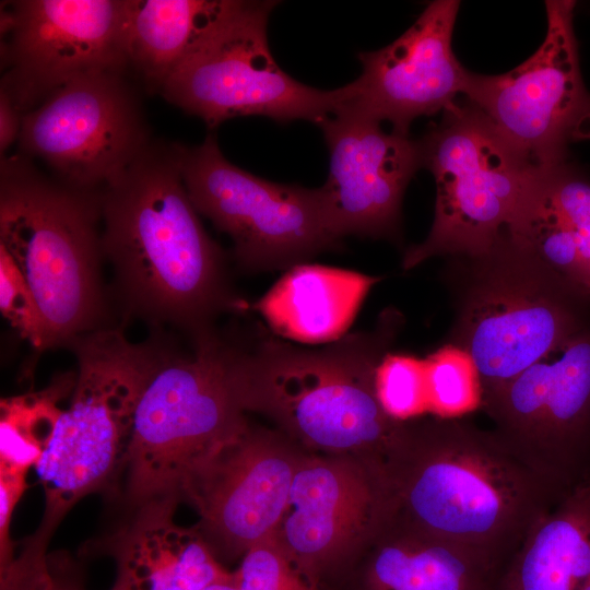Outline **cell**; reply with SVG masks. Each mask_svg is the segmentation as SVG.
I'll use <instances>...</instances> for the list:
<instances>
[{
    "mask_svg": "<svg viewBox=\"0 0 590 590\" xmlns=\"http://www.w3.org/2000/svg\"><path fill=\"white\" fill-rule=\"evenodd\" d=\"M376 394L384 411L399 422L428 411L424 359L389 352L375 376Z\"/></svg>",
    "mask_w": 590,
    "mask_h": 590,
    "instance_id": "cell-27",
    "label": "cell"
},
{
    "mask_svg": "<svg viewBox=\"0 0 590 590\" xmlns=\"http://www.w3.org/2000/svg\"><path fill=\"white\" fill-rule=\"evenodd\" d=\"M247 426L192 475L182 497L199 508L203 528L231 551L272 538L285 515L297 465Z\"/></svg>",
    "mask_w": 590,
    "mask_h": 590,
    "instance_id": "cell-17",
    "label": "cell"
},
{
    "mask_svg": "<svg viewBox=\"0 0 590 590\" xmlns=\"http://www.w3.org/2000/svg\"><path fill=\"white\" fill-rule=\"evenodd\" d=\"M233 578L239 590H312L284 547L271 539L246 551Z\"/></svg>",
    "mask_w": 590,
    "mask_h": 590,
    "instance_id": "cell-29",
    "label": "cell"
},
{
    "mask_svg": "<svg viewBox=\"0 0 590 590\" xmlns=\"http://www.w3.org/2000/svg\"><path fill=\"white\" fill-rule=\"evenodd\" d=\"M127 0H19L1 10L0 93L24 115L68 81L127 71Z\"/></svg>",
    "mask_w": 590,
    "mask_h": 590,
    "instance_id": "cell-14",
    "label": "cell"
},
{
    "mask_svg": "<svg viewBox=\"0 0 590 590\" xmlns=\"http://www.w3.org/2000/svg\"><path fill=\"white\" fill-rule=\"evenodd\" d=\"M367 590H499L508 564L384 514Z\"/></svg>",
    "mask_w": 590,
    "mask_h": 590,
    "instance_id": "cell-21",
    "label": "cell"
},
{
    "mask_svg": "<svg viewBox=\"0 0 590 590\" xmlns=\"http://www.w3.org/2000/svg\"><path fill=\"white\" fill-rule=\"evenodd\" d=\"M379 278L320 264L292 267L255 305L280 337L307 344L345 335Z\"/></svg>",
    "mask_w": 590,
    "mask_h": 590,
    "instance_id": "cell-22",
    "label": "cell"
},
{
    "mask_svg": "<svg viewBox=\"0 0 590 590\" xmlns=\"http://www.w3.org/2000/svg\"><path fill=\"white\" fill-rule=\"evenodd\" d=\"M0 169V245L36 298L47 349L105 328L99 190L48 179L22 155Z\"/></svg>",
    "mask_w": 590,
    "mask_h": 590,
    "instance_id": "cell-5",
    "label": "cell"
},
{
    "mask_svg": "<svg viewBox=\"0 0 590 590\" xmlns=\"http://www.w3.org/2000/svg\"><path fill=\"white\" fill-rule=\"evenodd\" d=\"M504 232L518 247L587 292L590 268L588 173L569 160L539 168Z\"/></svg>",
    "mask_w": 590,
    "mask_h": 590,
    "instance_id": "cell-18",
    "label": "cell"
},
{
    "mask_svg": "<svg viewBox=\"0 0 590 590\" xmlns=\"http://www.w3.org/2000/svg\"><path fill=\"white\" fill-rule=\"evenodd\" d=\"M587 292L590 295V268H589L588 281H587Z\"/></svg>",
    "mask_w": 590,
    "mask_h": 590,
    "instance_id": "cell-34",
    "label": "cell"
},
{
    "mask_svg": "<svg viewBox=\"0 0 590 590\" xmlns=\"http://www.w3.org/2000/svg\"><path fill=\"white\" fill-rule=\"evenodd\" d=\"M102 251L128 316L192 339L238 306L221 248L206 234L180 173L175 143L151 142L99 190Z\"/></svg>",
    "mask_w": 590,
    "mask_h": 590,
    "instance_id": "cell-2",
    "label": "cell"
},
{
    "mask_svg": "<svg viewBox=\"0 0 590 590\" xmlns=\"http://www.w3.org/2000/svg\"><path fill=\"white\" fill-rule=\"evenodd\" d=\"M448 259L455 310L448 343L471 355L484 396L590 322V295L504 231L486 251Z\"/></svg>",
    "mask_w": 590,
    "mask_h": 590,
    "instance_id": "cell-4",
    "label": "cell"
},
{
    "mask_svg": "<svg viewBox=\"0 0 590 590\" xmlns=\"http://www.w3.org/2000/svg\"><path fill=\"white\" fill-rule=\"evenodd\" d=\"M403 317L389 307L369 330L320 347L275 337L236 347L234 382L243 409L263 411L304 440L330 450L369 449L387 458L402 422L380 405L376 370Z\"/></svg>",
    "mask_w": 590,
    "mask_h": 590,
    "instance_id": "cell-3",
    "label": "cell"
},
{
    "mask_svg": "<svg viewBox=\"0 0 590 590\" xmlns=\"http://www.w3.org/2000/svg\"><path fill=\"white\" fill-rule=\"evenodd\" d=\"M382 487L335 462L297 465L282 519L281 544L299 563L312 565L337 553L369 519L377 520Z\"/></svg>",
    "mask_w": 590,
    "mask_h": 590,
    "instance_id": "cell-20",
    "label": "cell"
},
{
    "mask_svg": "<svg viewBox=\"0 0 590 590\" xmlns=\"http://www.w3.org/2000/svg\"><path fill=\"white\" fill-rule=\"evenodd\" d=\"M459 8L458 0L430 1L391 44L359 52L362 73L344 85L345 98L338 113L386 121L392 132L409 135L416 118L455 105L470 72L451 45Z\"/></svg>",
    "mask_w": 590,
    "mask_h": 590,
    "instance_id": "cell-15",
    "label": "cell"
},
{
    "mask_svg": "<svg viewBox=\"0 0 590 590\" xmlns=\"http://www.w3.org/2000/svg\"><path fill=\"white\" fill-rule=\"evenodd\" d=\"M1 590H83L74 576L56 573L47 557L37 563L14 560L0 577ZM111 590H128L118 577Z\"/></svg>",
    "mask_w": 590,
    "mask_h": 590,
    "instance_id": "cell-30",
    "label": "cell"
},
{
    "mask_svg": "<svg viewBox=\"0 0 590 590\" xmlns=\"http://www.w3.org/2000/svg\"><path fill=\"white\" fill-rule=\"evenodd\" d=\"M590 582V480L574 487L530 530L499 590H583Z\"/></svg>",
    "mask_w": 590,
    "mask_h": 590,
    "instance_id": "cell-23",
    "label": "cell"
},
{
    "mask_svg": "<svg viewBox=\"0 0 590 590\" xmlns=\"http://www.w3.org/2000/svg\"><path fill=\"white\" fill-rule=\"evenodd\" d=\"M231 0H127L123 48L131 69L162 88L224 14Z\"/></svg>",
    "mask_w": 590,
    "mask_h": 590,
    "instance_id": "cell-24",
    "label": "cell"
},
{
    "mask_svg": "<svg viewBox=\"0 0 590 590\" xmlns=\"http://www.w3.org/2000/svg\"><path fill=\"white\" fill-rule=\"evenodd\" d=\"M386 468V514L508 565L567 495L495 428L464 417L403 422Z\"/></svg>",
    "mask_w": 590,
    "mask_h": 590,
    "instance_id": "cell-1",
    "label": "cell"
},
{
    "mask_svg": "<svg viewBox=\"0 0 590 590\" xmlns=\"http://www.w3.org/2000/svg\"><path fill=\"white\" fill-rule=\"evenodd\" d=\"M68 347L79 369L70 405L35 465L45 511L22 543L27 558L47 556L55 530L80 499L114 488L125 471L140 390L160 350L154 342L131 343L121 328L84 333Z\"/></svg>",
    "mask_w": 590,
    "mask_h": 590,
    "instance_id": "cell-6",
    "label": "cell"
},
{
    "mask_svg": "<svg viewBox=\"0 0 590 590\" xmlns=\"http://www.w3.org/2000/svg\"><path fill=\"white\" fill-rule=\"evenodd\" d=\"M177 497L150 500L105 541L128 590H203L231 580L205 541L174 522Z\"/></svg>",
    "mask_w": 590,
    "mask_h": 590,
    "instance_id": "cell-19",
    "label": "cell"
},
{
    "mask_svg": "<svg viewBox=\"0 0 590 590\" xmlns=\"http://www.w3.org/2000/svg\"><path fill=\"white\" fill-rule=\"evenodd\" d=\"M318 126L330 154L320 192L332 237L399 240L403 194L422 168L418 140L386 132L380 122L347 113Z\"/></svg>",
    "mask_w": 590,
    "mask_h": 590,
    "instance_id": "cell-16",
    "label": "cell"
},
{
    "mask_svg": "<svg viewBox=\"0 0 590 590\" xmlns=\"http://www.w3.org/2000/svg\"><path fill=\"white\" fill-rule=\"evenodd\" d=\"M428 411L442 418L464 417L482 408L477 367L463 349L447 343L424 359Z\"/></svg>",
    "mask_w": 590,
    "mask_h": 590,
    "instance_id": "cell-26",
    "label": "cell"
},
{
    "mask_svg": "<svg viewBox=\"0 0 590 590\" xmlns=\"http://www.w3.org/2000/svg\"><path fill=\"white\" fill-rule=\"evenodd\" d=\"M583 590H590V582L585 587Z\"/></svg>",
    "mask_w": 590,
    "mask_h": 590,
    "instance_id": "cell-35",
    "label": "cell"
},
{
    "mask_svg": "<svg viewBox=\"0 0 590 590\" xmlns=\"http://www.w3.org/2000/svg\"><path fill=\"white\" fill-rule=\"evenodd\" d=\"M495 429L568 494L590 471V322L483 398Z\"/></svg>",
    "mask_w": 590,
    "mask_h": 590,
    "instance_id": "cell-13",
    "label": "cell"
},
{
    "mask_svg": "<svg viewBox=\"0 0 590 590\" xmlns=\"http://www.w3.org/2000/svg\"><path fill=\"white\" fill-rule=\"evenodd\" d=\"M188 194L233 240L234 258L247 271L292 268L337 248L320 188L279 184L231 163L210 134L198 145L176 144Z\"/></svg>",
    "mask_w": 590,
    "mask_h": 590,
    "instance_id": "cell-10",
    "label": "cell"
},
{
    "mask_svg": "<svg viewBox=\"0 0 590 590\" xmlns=\"http://www.w3.org/2000/svg\"><path fill=\"white\" fill-rule=\"evenodd\" d=\"M76 375L48 388L1 400L0 472L26 475L47 449L62 410L59 401L74 389Z\"/></svg>",
    "mask_w": 590,
    "mask_h": 590,
    "instance_id": "cell-25",
    "label": "cell"
},
{
    "mask_svg": "<svg viewBox=\"0 0 590 590\" xmlns=\"http://www.w3.org/2000/svg\"><path fill=\"white\" fill-rule=\"evenodd\" d=\"M276 4L231 0L212 30L165 81L161 94L211 129L239 116L320 125L335 115L345 98L344 86L331 91L308 86L274 60L268 21Z\"/></svg>",
    "mask_w": 590,
    "mask_h": 590,
    "instance_id": "cell-9",
    "label": "cell"
},
{
    "mask_svg": "<svg viewBox=\"0 0 590 590\" xmlns=\"http://www.w3.org/2000/svg\"><path fill=\"white\" fill-rule=\"evenodd\" d=\"M236 346L214 330L189 356L162 350L142 384L126 460L132 508L177 497L191 476L245 427L233 375Z\"/></svg>",
    "mask_w": 590,
    "mask_h": 590,
    "instance_id": "cell-7",
    "label": "cell"
},
{
    "mask_svg": "<svg viewBox=\"0 0 590 590\" xmlns=\"http://www.w3.org/2000/svg\"><path fill=\"white\" fill-rule=\"evenodd\" d=\"M587 479H589V480H590V471H589V475H588V477H587Z\"/></svg>",
    "mask_w": 590,
    "mask_h": 590,
    "instance_id": "cell-36",
    "label": "cell"
},
{
    "mask_svg": "<svg viewBox=\"0 0 590 590\" xmlns=\"http://www.w3.org/2000/svg\"><path fill=\"white\" fill-rule=\"evenodd\" d=\"M0 310L37 350L47 349V331L36 298L19 266L0 245Z\"/></svg>",
    "mask_w": 590,
    "mask_h": 590,
    "instance_id": "cell-28",
    "label": "cell"
},
{
    "mask_svg": "<svg viewBox=\"0 0 590 590\" xmlns=\"http://www.w3.org/2000/svg\"><path fill=\"white\" fill-rule=\"evenodd\" d=\"M203 590H239L234 582V578L227 581L213 583Z\"/></svg>",
    "mask_w": 590,
    "mask_h": 590,
    "instance_id": "cell-33",
    "label": "cell"
},
{
    "mask_svg": "<svg viewBox=\"0 0 590 590\" xmlns=\"http://www.w3.org/2000/svg\"><path fill=\"white\" fill-rule=\"evenodd\" d=\"M418 142L422 168L433 174L436 184L435 213L427 237L405 251L404 270L433 257L486 251L506 228L539 169L468 102L442 111L441 120Z\"/></svg>",
    "mask_w": 590,
    "mask_h": 590,
    "instance_id": "cell-8",
    "label": "cell"
},
{
    "mask_svg": "<svg viewBox=\"0 0 590 590\" xmlns=\"http://www.w3.org/2000/svg\"><path fill=\"white\" fill-rule=\"evenodd\" d=\"M575 7L571 0L545 1L546 35L535 52L503 74L469 72L463 91L502 139L538 168L567 161L571 144L590 140Z\"/></svg>",
    "mask_w": 590,
    "mask_h": 590,
    "instance_id": "cell-11",
    "label": "cell"
},
{
    "mask_svg": "<svg viewBox=\"0 0 590 590\" xmlns=\"http://www.w3.org/2000/svg\"><path fill=\"white\" fill-rule=\"evenodd\" d=\"M26 475L0 472V575L13 564L10 523L13 510L26 489Z\"/></svg>",
    "mask_w": 590,
    "mask_h": 590,
    "instance_id": "cell-31",
    "label": "cell"
},
{
    "mask_svg": "<svg viewBox=\"0 0 590 590\" xmlns=\"http://www.w3.org/2000/svg\"><path fill=\"white\" fill-rule=\"evenodd\" d=\"M126 73L81 74L25 113L17 139L25 157L82 190H101L121 174L152 142Z\"/></svg>",
    "mask_w": 590,
    "mask_h": 590,
    "instance_id": "cell-12",
    "label": "cell"
},
{
    "mask_svg": "<svg viewBox=\"0 0 590 590\" xmlns=\"http://www.w3.org/2000/svg\"><path fill=\"white\" fill-rule=\"evenodd\" d=\"M23 114L13 102L3 93H0V152H4L11 146L15 139H19Z\"/></svg>",
    "mask_w": 590,
    "mask_h": 590,
    "instance_id": "cell-32",
    "label": "cell"
}]
</instances>
